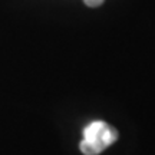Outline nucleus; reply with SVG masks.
I'll list each match as a JSON object with an SVG mask.
<instances>
[{
	"mask_svg": "<svg viewBox=\"0 0 155 155\" xmlns=\"http://www.w3.org/2000/svg\"><path fill=\"white\" fill-rule=\"evenodd\" d=\"M118 139V131L104 121H94L83 128L79 148L83 155H99Z\"/></svg>",
	"mask_w": 155,
	"mask_h": 155,
	"instance_id": "nucleus-1",
	"label": "nucleus"
},
{
	"mask_svg": "<svg viewBox=\"0 0 155 155\" xmlns=\"http://www.w3.org/2000/svg\"><path fill=\"white\" fill-rule=\"evenodd\" d=\"M85 2V5L89 6V7H98V6H101L105 0H83Z\"/></svg>",
	"mask_w": 155,
	"mask_h": 155,
	"instance_id": "nucleus-2",
	"label": "nucleus"
}]
</instances>
